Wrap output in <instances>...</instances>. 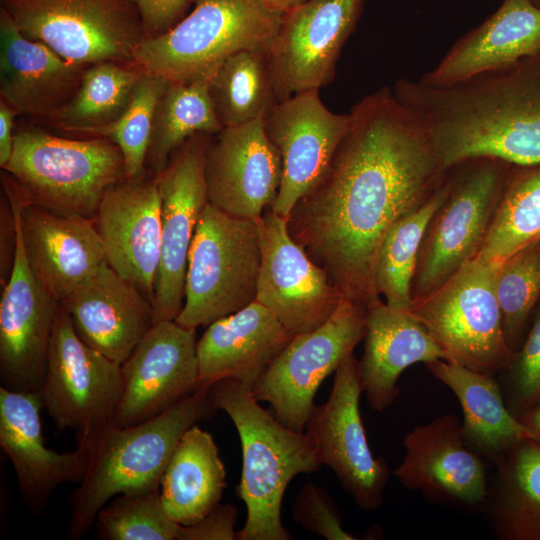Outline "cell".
I'll use <instances>...</instances> for the list:
<instances>
[{
	"label": "cell",
	"instance_id": "cell-22",
	"mask_svg": "<svg viewBox=\"0 0 540 540\" xmlns=\"http://www.w3.org/2000/svg\"><path fill=\"white\" fill-rule=\"evenodd\" d=\"M394 476L407 489L440 504L464 508L485 505L488 496L482 456L464 440L461 421L444 414L406 434Z\"/></svg>",
	"mask_w": 540,
	"mask_h": 540
},
{
	"label": "cell",
	"instance_id": "cell-2",
	"mask_svg": "<svg viewBox=\"0 0 540 540\" xmlns=\"http://www.w3.org/2000/svg\"><path fill=\"white\" fill-rule=\"evenodd\" d=\"M393 90L445 169L475 157L540 162V50L449 86L402 78Z\"/></svg>",
	"mask_w": 540,
	"mask_h": 540
},
{
	"label": "cell",
	"instance_id": "cell-1",
	"mask_svg": "<svg viewBox=\"0 0 540 540\" xmlns=\"http://www.w3.org/2000/svg\"><path fill=\"white\" fill-rule=\"evenodd\" d=\"M349 114L328 167L286 221L343 298L367 310L381 302L375 270L385 235L436 192L448 169L393 88L366 95Z\"/></svg>",
	"mask_w": 540,
	"mask_h": 540
},
{
	"label": "cell",
	"instance_id": "cell-6",
	"mask_svg": "<svg viewBox=\"0 0 540 540\" xmlns=\"http://www.w3.org/2000/svg\"><path fill=\"white\" fill-rule=\"evenodd\" d=\"M2 169L24 202L92 220L106 190L126 177L121 151L109 139H69L37 128L15 132Z\"/></svg>",
	"mask_w": 540,
	"mask_h": 540
},
{
	"label": "cell",
	"instance_id": "cell-32",
	"mask_svg": "<svg viewBox=\"0 0 540 540\" xmlns=\"http://www.w3.org/2000/svg\"><path fill=\"white\" fill-rule=\"evenodd\" d=\"M485 502L501 540H540V445L524 439L496 463Z\"/></svg>",
	"mask_w": 540,
	"mask_h": 540
},
{
	"label": "cell",
	"instance_id": "cell-28",
	"mask_svg": "<svg viewBox=\"0 0 540 540\" xmlns=\"http://www.w3.org/2000/svg\"><path fill=\"white\" fill-rule=\"evenodd\" d=\"M540 50V7L503 0L482 23L461 36L419 81L445 87L496 70Z\"/></svg>",
	"mask_w": 540,
	"mask_h": 540
},
{
	"label": "cell",
	"instance_id": "cell-24",
	"mask_svg": "<svg viewBox=\"0 0 540 540\" xmlns=\"http://www.w3.org/2000/svg\"><path fill=\"white\" fill-rule=\"evenodd\" d=\"M41 408L39 393L0 386V447L15 470L22 502L34 515L45 509L58 486L81 482L90 454L86 440H78L77 448L65 453L46 447Z\"/></svg>",
	"mask_w": 540,
	"mask_h": 540
},
{
	"label": "cell",
	"instance_id": "cell-43",
	"mask_svg": "<svg viewBox=\"0 0 540 540\" xmlns=\"http://www.w3.org/2000/svg\"><path fill=\"white\" fill-rule=\"evenodd\" d=\"M237 516L235 505L218 504L197 522L180 525L177 540H235Z\"/></svg>",
	"mask_w": 540,
	"mask_h": 540
},
{
	"label": "cell",
	"instance_id": "cell-21",
	"mask_svg": "<svg viewBox=\"0 0 540 540\" xmlns=\"http://www.w3.org/2000/svg\"><path fill=\"white\" fill-rule=\"evenodd\" d=\"M156 175L124 178L104 193L93 218L106 263L153 304L161 249Z\"/></svg>",
	"mask_w": 540,
	"mask_h": 540
},
{
	"label": "cell",
	"instance_id": "cell-3",
	"mask_svg": "<svg viewBox=\"0 0 540 540\" xmlns=\"http://www.w3.org/2000/svg\"><path fill=\"white\" fill-rule=\"evenodd\" d=\"M209 386L158 416L132 426L115 424L77 439L86 440L90 454L86 473L70 498V540L86 536L98 512L115 496L160 490L165 468L182 435L212 417Z\"/></svg>",
	"mask_w": 540,
	"mask_h": 540
},
{
	"label": "cell",
	"instance_id": "cell-34",
	"mask_svg": "<svg viewBox=\"0 0 540 540\" xmlns=\"http://www.w3.org/2000/svg\"><path fill=\"white\" fill-rule=\"evenodd\" d=\"M540 239V162L512 164L483 245L474 260L500 262Z\"/></svg>",
	"mask_w": 540,
	"mask_h": 540
},
{
	"label": "cell",
	"instance_id": "cell-40",
	"mask_svg": "<svg viewBox=\"0 0 540 540\" xmlns=\"http://www.w3.org/2000/svg\"><path fill=\"white\" fill-rule=\"evenodd\" d=\"M169 83L162 77L144 72L124 112L99 135L120 149L126 178H136L145 173L154 114Z\"/></svg>",
	"mask_w": 540,
	"mask_h": 540
},
{
	"label": "cell",
	"instance_id": "cell-18",
	"mask_svg": "<svg viewBox=\"0 0 540 540\" xmlns=\"http://www.w3.org/2000/svg\"><path fill=\"white\" fill-rule=\"evenodd\" d=\"M10 202V201H9ZM13 265L0 301L1 387L39 393L60 303L33 274L23 248L17 213Z\"/></svg>",
	"mask_w": 540,
	"mask_h": 540
},
{
	"label": "cell",
	"instance_id": "cell-46",
	"mask_svg": "<svg viewBox=\"0 0 540 540\" xmlns=\"http://www.w3.org/2000/svg\"><path fill=\"white\" fill-rule=\"evenodd\" d=\"M518 420L527 430L529 439L540 445V401L522 413Z\"/></svg>",
	"mask_w": 540,
	"mask_h": 540
},
{
	"label": "cell",
	"instance_id": "cell-44",
	"mask_svg": "<svg viewBox=\"0 0 540 540\" xmlns=\"http://www.w3.org/2000/svg\"><path fill=\"white\" fill-rule=\"evenodd\" d=\"M141 15L147 36L159 35L183 16L193 0H132Z\"/></svg>",
	"mask_w": 540,
	"mask_h": 540
},
{
	"label": "cell",
	"instance_id": "cell-42",
	"mask_svg": "<svg viewBox=\"0 0 540 540\" xmlns=\"http://www.w3.org/2000/svg\"><path fill=\"white\" fill-rule=\"evenodd\" d=\"M292 518L304 530L318 534L327 540H354L344 530L341 514L323 487L308 481L303 484L291 507Z\"/></svg>",
	"mask_w": 540,
	"mask_h": 540
},
{
	"label": "cell",
	"instance_id": "cell-9",
	"mask_svg": "<svg viewBox=\"0 0 540 540\" xmlns=\"http://www.w3.org/2000/svg\"><path fill=\"white\" fill-rule=\"evenodd\" d=\"M499 262L471 260L411 312L445 354V360L498 376L511 360L495 294Z\"/></svg>",
	"mask_w": 540,
	"mask_h": 540
},
{
	"label": "cell",
	"instance_id": "cell-13",
	"mask_svg": "<svg viewBox=\"0 0 540 540\" xmlns=\"http://www.w3.org/2000/svg\"><path fill=\"white\" fill-rule=\"evenodd\" d=\"M362 392L358 360L350 354L335 371L328 400L312 411L305 433L319 463L334 472L355 504L374 511L383 503L389 468L368 444L359 408Z\"/></svg>",
	"mask_w": 540,
	"mask_h": 540
},
{
	"label": "cell",
	"instance_id": "cell-12",
	"mask_svg": "<svg viewBox=\"0 0 540 540\" xmlns=\"http://www.w3.org/2000/svg\"><path fill=\"white\" fill-rule=\"evenodd\" d=\"M122 390L121 364L84 343L60 305L39 392L57 429L80 439L113 425Z\"/></svg>",
	"mask_w": 540,
	"mask_h": 540
},
{
	"label": "cell",
	"instance_id": "cell-14",
	"mask_svg": "<svg viewBox=\"0 0 540 540\" xmlns=\"http://www.w3.org/2000/svg\"><path fill=\"white\" fill-rule=\"evenodd\" d=\"M212 136L200 133L187 139L156 174L161 199V249L154 285L155 323L175 320L184 304L189 250L208 203L204 167Z\"/></svg>",
	"mask_w": 540,
	"mask_h": 540
},
{
	"label": "cell",
	"instance_id": "cell-10",
	"mask_svg": "<svg viewBox=\"0 0 540 540\" xmlns=\"http://www.w3.org/2000/svg\"><path fill=\"white\" fill-rule=\"evenodd\" d=\"M27 38L65 60L131 63L147 33L132 0H0Z\"/></svg>",
	"mask_w": 540,
	"mask_h": 540
},
{
	"label": "cell",
	"instance_id": "cell-37",
	"mask_svg": "<svg viewBox=\"0 0 540 540\" xmlns=\"http://www.w3.org/2000/svg\"><path fill=\"white\" fill-rule=\"evenodd\" d=\"M448 175L436 192L418 208L397 220L381 244L375 270L377 292L392 308L410 311L412 281L428 223L448 194Z\"/></svg>",
	"mask_w": 540,
	"mask_h": 540
},
{
	"label": "cell",
	"instance_id": "cell-26",
	"mask_svg": "<svg viewBox=\"0 0 540 540\" xmlns=\"http://www.w3.org/2000/svg\"><path fill=\"white\" fill-rule=\"evenodd\" d=\"M87 66L27 38L0 8V96L18 115L53 123L78 90Z\"/></svg>",
	"mask_w": 540,
	"mask_h": 540
},
{
	"label": "cell",
	"instance_id": "cell-5",
	"mask_svg": "<svg viewBox=\"0 0 540 540\" xmlns=\"http://www.w3.org/2000/svg\"><path fill=\"white\" fill-rule=\"evenodd\" d=\"M193 8L165 32L143 39L132 62L169 82L212 78L241 50L270 47L284 13L265 0H193Z\"/></svg>",
	"mask_w": 540,
	"mask_h": 540
},
{
	"label": "cell",
	"instance_id": "cell-16",
	"mask_svg": "<svg viewBox=\"0 0 540 540\" xmlns=\"http://www.w3.org/2000/svg\"><path fill=\"white\" fill-rule=\"evenodd\" d=\"M257 223L262 259L255 301L293 335L320 327L344 299L341 292L292 239L285 218L269 207Z\"/></svg>",
	"mask_w": 540,
	"mask_h": 540
},
{
	"label": "cell",
	"instance_id": "cell-23",
	"mask_svg": "<svg viewBox=\"0 0 540 540\" xmlns=\"http://www.w3.org/2000/svg\"><path fill=\"white\" fill-rule=\"evenodd\" d=\"M204 170L208 202L232 216L258 220L275 202L282 177L264 118L224 127L211 137Z\"/></svg>",
	"mask_w": 540,
	"mask_h": 540
},
{
	"label": "cell",
	"instance_id": "cell-38",
	"mask_svg": "<svg viewBox=\"0 0 540 540\" xmlns=\"http://www.w3.org/2000/svg\"><path fill=\"white\" fill-rule=\"evenodd\" d=\"M495 294L511 354L522 345L540 303V239L498 263Z\"/></svg>",
	"mask_w": 540,
	"mask_h": 540
},
{
	"label": "cell",
	"instance_id": "cell-35",
	"mask_svg": "<svg viewBox=\"0 0 540 540\" xmlns=\"http://www.w3.org/2000/svg\"><path fill=\"white\" fill-rule=\"evenodd\" d=\"M143 73L133 63L104 61L87 66L78 90L53 124L99 136L124 112Z\"/></svg>",
	"mask_w": 540,
	"mask_h": 540
},
{
	"label": "cell",
	"instance_id": "cell-15",
	"mask_svg": "<svg viewBox=\"0 0 540 540\" xmlns=\"http://www.w3.org/2000/svg\"><path fill=\"white\" fill-rule=\"evenodd\" d=\"M365 0H308L285 12L267 50L278 101L330 83Z\"/></svg>",
	"mask_w": 540,
	"mask_h": 540
},
{
	"label": "cell",
	"instance_id": "cell-30",
	"mask_svg": "<svg viewBox=\"0 0 540 540\" xmlns=\"http://www.w3.org/2000/svg\"><path fill=\"white\" fill-rule=\"evenodd\" d=\"M426 369L457 397L467 445L495 464L529 434L508 409L497 376L437 359Z\"/></svg>",
	"mask_w": 540,
	"mask_h": 540
},
{
	"label": "cell",
	"instance_id": "cell-7",
	"mask_svg": "<svg viewBox=\"0 0 540 540\" xmlns=\"http://www.w3.org/2000/svg\"><path fill=\"white\" fill-rule=\"evenodd\" d=\"M257 220L232 216L208 202L189 250L185 298L175 321L196 329L256 300L261 267Z\"/></svg>",
	"mask_w": 540,
	"mask_h": 540
},
{
	"label": "cell",
	"instance_id": "cell-4",
	"mask_svg": "<svg viewBox=\"0 0 540 540\" xmlns=\"http://www.w3.org/2000/svg\"><path fill=\"white\" fill-rule=\"evenodd\" d=\"M209 394L213 406L234 423L242 447L236 493L246 505L247 518L237 539L291 540L282 524V501L295 476L320 469L313 442L263 409L251 389L237 380H218L209 386Z\"/></svg>",
	"mask_w": 540,
	"mask_h": 540
},
{
	"label": "cell",
	"instance_id": "cell-25",
	"mask_svg": "<svg viewBox=\"0 0 540 540\" xmlns=\"http://www.w3.org/2000/svg\"><path fill=\"white\" fill-rule=\"evenodd\" d=\"M60 305L79 338L119 364L155 324L153 304L106 261Z\"/></svg>",
	"mask_w": 540,
	"mask_h": 540
},
{
	"label": "cell",
	"instance_id": "cell-31",
	"mask_svg": "<svg viewBox=\"0 0 540 540\" xmlns=\"http://www.w3.org/2000/svg\"><path fill=\"white\" fill-rule=\"evenodd\" d=\"M226 471L210 433L196 424L176 445L160 483L162 503L180 525L202 519L220 502Z\"/></svg>",
	"mask_w": 540,
	"mask_h": 540
},
{
	"label": "cell",
	"instance_id": "cell-48",
	"mask_svg": "<svg viewBox=\"0 0 540 540\" xmlns=\"http://www.w3.org/2000/svg\"><path fill=\"white\" fill-rule=\"evenodd\" d=\"M532 2H533L536 6L540 7V0H532Z\"/></svg>",
	"mask_w": 540,
	"mask_h": 540
},
{
	"label": "cell",
	"instance_id": "cell-20",
	"mask_svg": "<svg viewBox=\"0 0 540 540\" xmlns=\"http://www.w3.org/2000/svg\"><path fill=\"white\" fill-rule=\"evenodd\" d=\"M2 184L17 213L28 264L43 288L60 303L105 262L94 222L24 202L4 172Z\"/></svg>",
	"mask_w": 540,
	"mask_h": 540
},
{
	"label": "cell",
	"instance_id": "cell-29",
	"mask_svg": "<svg viewBox=\"0 0 540 540\" xmlns=\"http://www.w3.org/2000/svg\"><path fill=\"white\" fill-rule=\"evenodd\" d=\"M364 352L358 361L362 390L375 411H384L399 396L402 372L416 363L445 360V354L411 311L382 301L366 311Z\"/></svg>",
	"mask_w": 540,
	"mask_h": 540
},
{
	"label": "cell",
	"instance_id": "cell-17",
	"mask_svg": "<svg viewBox=\"0 0 540 540\" xmlns=\"http://www.w3.org/2000/svg\"><path fill=\"white\" fill-rule=\"evenodd\" d=\"M123 390L114 424L132 426L170 409L199 387L196 329L157 321L121 364Z\"/></svg>",
	"mask_w": 540,
	"mask_h": 540
},
{
	"label": "cell",
	"instance_id": "cell-39",
	"mask_svg": "<svg viewBox=\"0 0 540 540\" xmlns=\"http://www.w3.org/2000/svg\"><path fill=\"white\" fill-rule=\"evenodd\" d=\"M94 524L101 540H177L180 527L166 511L160 490L113 497Z\"/></svg>",
	"mask_w": 540,
	"mask_h": 540
},
{
	"label": "cell",
	"instance_id": "cell-11",
	"mask_svg": "<svg viewBox=\"0 0 540 540\" xmlns=\"http://www.w3.org/2000/svg\"><path fill=\"white\" fill-rule=\"evenodd\" d=\"M366 311L343 299L320 327L294 335L252 388L253 397L267 402L283 425L305 432L319 386L365 337Z\"/></svg>",
	"mask_w": 540,
	"mask_h": 540
},
{
	"label": "cell",
	"instance_id": "cell-41",
	"mask_svg": "<svg viewBox=\"0 0 540 540\" xmlns=\"http://www.w3.org/2000/svg\"><path fill=\"white\" fill-rule=\"evenodd\" d=\"M498 376L506 405L515 417L540 401V303L522 345Z\"/></svg>",
	"mask_w": 540,
	"mask_h": 540
},
{
	"label": "cell",
	"instance_id": "cell-36",
	"mask_svg": "<svg viewBox=\"0 0 540 540\" xmlns=\"http://www.w3.org/2000/svg\"><path fill=\"white\" fill-rule=\"evenodd\" d=\"M210 94L223 127L243 125L278 102L264 50H241L228 57L210 82Z\"/></svg>",
	"mask_w": 540,
	"mask_h": 540
},
{
	"label": "cell",
	"instance_id": "cell-47",
	"mask_svg": "<svg viewBox=\"0 0 540 540\" xmlns=\"http://www.w3.org/2000/svg\"><path fill=\"white\" fill-rule=\"evenodd\" d=\"M272 8L285 13L308 0H265Z\"/></svg>",
	"mask_w": 540,
	"mask_h": 540
},
{
	"label": "cell",
	"instance_id": "cell-8",
	"mask_svg": "<svg viewBox=\"0 0 540 540\" xmlns=\"http://www.w3.org/2000/svg\"><path fill=\"white\" fill-rule=\"evenodd\" d=\"M511 166L499 158L475 157L448 168V194L430 219L420 246L412 304L476 258Z\"/></svg>",
	"mask_w": 540,
	"mask_h": 540
},
{
	"label": "cell",
	"instance_id": "cell-27",
	"mask_svg": "<svg viewBox=\"0 0 540 540\" xmlns=\"http://www.w3.org/2000/svg\"><path fill=\"white\" fill-rule=\"evenodd\" d=\"M294 335L257 301L207 326L197 341L200 386L237 380L251 390Z\"/></svg>",
	"mask_w": 540,
	"mask_h": 540
},
{
	"label": "cell",
	"instance_id": "cell-19",
	"mask_svg": "<svg viewBox=\"0 0 540 540\" xmlns=\"http://www.w3.org/2000/svg\"><path fill=\"white\" fill-rule=\"evenodd\" d=\"M318 91L280 100L264 118L266 134L282 163L281 182L271 209L286 220L326 170L350 126V114L330 111Z\"/></svg>",
	"mask_w": 540,
	"mask_h": 540
},
{
	"label": "cell",
	"instance_id": "cell-33",
	"mask_svg": "<svg viewBox=\"0 0 540 540\" xmlns=\"http://www.w3.org/2000/svg\"><path fill=\"white\" fill-rule=\"evenodd\" d=\"M211 79L169 83L154 114L146 157L154 175L187 139L200 133L215 135L224 128L210 94Z\"/></svg>",
	"mask_w": 540,
	"mask_h": 540
},
{
	"label": "cell",
	"instance_id": "cell-45",
	"mask_svg": "<svg viewBox=\"0 0 540 540\" xmlns=\"http://www.w3.org/2000/svg\"><path fill=\"white\" fill-rule=\"evenodd\" d=\"M18 115L4 99H0V166L10 159L14 145V119Z\"/></svg>",
	"mask_w": 540,
	"mask_h": 540
}]
</instances>
